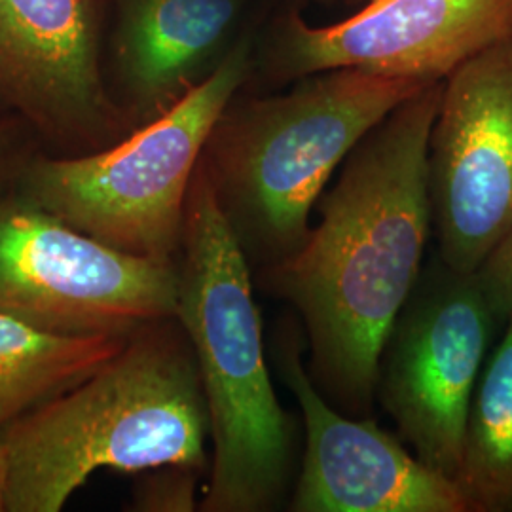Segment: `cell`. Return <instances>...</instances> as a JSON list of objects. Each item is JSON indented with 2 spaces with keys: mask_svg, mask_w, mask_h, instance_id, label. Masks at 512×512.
<instances>
[{
  "mask_svg": "<svg viewBox=\"0 0 512 512\" xmlns=\"http://www.w3.org/2000/svg\"><path fill=\"white\" fill-rule=\"evenodd\" d=\"M196 471L177 467L175 475L156 476L143 486L141 505L148 511H188L192 509Z\"/></svg>",
  "mask_w": 512,
  "mask_h": 512,
  "instance_id": "cell-17",
  "label": "cell"
},
{
  "mask_svg": "<svg viewBox=\"0 0 512 512\" xmlns=\"http://www.w3.org/2000/svg\"><path fill=\"white\" fill-rule=\"evenodd\" d=\"M511 35L512 0H368L332 25H311L291 6L262 23L247 86L334 69L435 82Z\"/></svg>",
  "mask_w": 512,
  "mask_h": 512,
  "instance_id": "cell-8",
  "label": "cell"
},
{
  "mask_svg": "<svg viewBox=\"0 0 512 512\" xmlns=\"http://www.w3.org/2000/svg\"><path fill=\"white\" fill-rule=\"evenodd\" d=\"M179 255L175 319L194 351L213 440L202 509L274 511L291 482L293 427L266 365L251 264L202 160L186 196Z\"/></svg>",
  "mask_w": 512,
  "mask_h": 512,
  "instance_id": "cell-3",
  "label": "cell"
},
{
  "mask_svg": "<svg viewBox=\"0 0 512 512\" xmlns=\"http://www.w3.org/2000/svg\"><path fill=\"white\" fill-rule=\"evenodd\" d=\"M440 93L442 80L427 84L366 133L315 203L306 243L260 274L304 323L311 382L355 418L372 414L380 349L433 236L427 143Z\"/></svg>",
  "mask_w": 512,
  "mask_h": 512,
  "instance_id": "cell-1",
  "label": "cell"
},
{
  "mask_svg": "<svg viewBox=\"0 0 512 512\" xmlns=\"http://www.w3.org/2000/svg\"><path fill=\"white\" fill-rule=\"evenodd\" d=\"M427 188L437 256L476 272L512 224V35L442 80Z\"/></svg>",
  "mask_w": 512,
  "mask_h": 512,
  "instance_id": "cell-9",
  "label": "cell"
},
{
  "mask_svg": "<svg viewBox=\"0 0 512 512\" xmlns=\"http://www.w3.org/2000/svg\"><path fill=\"white\" fill-rule=\"evenodd\" d=\"M270 12L260 0H109L103 73L131 128L173 107Z\"/></svg>",
  "mask_w": 512,
  "mask_h": 512,
  "instance_id": "cell-12",
  "label": "cell"
},
{
  "mask_svg": "<svg viewBox=\"0 0 512 512\" xmlns=\"http://www.w3.org/2000/svg\"><path fill=\"white\" fill-rule=\"evenodd\" d=\"M503 327L476 272L435 255L380 349L374 399L412 454L452 480L473 393Z\"/></svg>",
  "mask_w": 512,
  "mask_h": 512,
  "instance_id": "cell-6",
  "label": "cell"
},
{
  "mask_svg": "<svg viewBox=\"0 0 512 512\" xmlns=\"http://www.w3.org/2000/svg\"><path fill=\"white\" fill-rule=\"evenodd\" d=\"M258 31L200 86L110 147L78 156L37 152L14 190L109 247L175 262L194 171L222 110L251 80Z\"/></svg>",
  "mask_w": 512,
  "mask_h": 512,
  "instance_id": "cell-5",
  "label": "cell"
},
{
  "mask_svg": "<svg viewBox=\"0 0 512 512\" xmlns=\"http://www.w3.org/2000/svg\"><path fill=\"white\" fill-rule=\"evenodd\" d=\"M456 484L469 512H512V319L478 378Z\"/></svg>",
  "mask_w": 512,
  "mask_h": 512,
  "instance_id": "cell-14",
  "label": "cell"
},
{
  "mask_svg": "<svg viewBox=\"0 0 512 512\" xmlns=\"http://www.w3.org/2000/svg\"><path fill=\"white\" fill-rule=\"evenodd\" d=\"M31 139L35 135L19 118L0 109V194L16 186L21 169L37 154Z\"/></svg>",
  "mask_w": 512,
  "mask_h": 512,
  "instance_id": "cell-16",
  "label": "cell"
},
{
  "mask_svg": "<svg viewBox=\"0 0 512 512\" xmlns=\"http://www.w3.org/2000/svg\"><path fill=\"white\" fill-rule=\"evenodd\" d=\"M427 84L334 69L298 78L287 92L243 88L230 99L202 165L249 264L268 270L306 243L311 209L349 152Z\"/></svg>",
  "mask_w": 512,
  "mask_h": 512,
  "instance_id": "cell-4",
  "label": "cell"
},
{
  "mask_svg": "<svg viewBox=\"0 0 512 512\" xmlns=\"http://www.w3.org/2000/svg\"><path fill=\"white\" fill-rule=\"evenodd\" d=\"M275 361L306 431L291 511L469 512L456 480L427 467L372 416H348L319 393L294 330L279 338Z\"/></svg>",
  "mask_w": 512,
  "mask_h": 512,
  "instance_id": "cell-11",
  "label": "cell"
},
{
  "mask_svg": "<svg viewBox=\"0 0 512 512\" xmlns=\"http://www.w3.org/2000/svg\"><path fill=\"white\" fill-rule=\"evenodd\" d=\"M129 336H67L0 313V429L80 384Z\"/></svg>",
  "mask_w": 512,
  "mask_h": 512,
  "instance_id": "cell-13",
  "label": "cell"
},
{
  "mask_svg": "<svg viewBox=\"0 0 512 512\" xmlns=\"http://www.w3.org/2000/svg\"><path fill=\"white\" fill-rule=\"evenodd\" d=\"M177 262L129 255L12 188L0 194V313L67 336H131L175 317Z\"/></svg>",
  "mask_w": 512,
  "mask_h": 512,
  "instance_id": "cell-7",
  "label": "cell"
},
{
  "mask_svg": "<svg viewBox=\"0 0 512 512\" xmlns=\"http://www.w3.org/2000/svg\"><path fill=\"white\" fill-rule=\"evenodd\" d=\"M476 275L497 315L512 319V224L478 266Z\"/></svg>",
  "mask_w": 512,
  "mask_h": 512,
  "instance_id": "cell-15",
  "label": "cell"
},
{
  "mask_svg": "<svg viewBox=\"0 0 512 512\" xmlns=\"http://www.w3.org/2000/svg\"><path fill=\"white\" fill-rule=\"evenodd\" d=\"M107 21L109 0H0V109L59 156L133 129L105 82Z\"/></svg>",
  "mask_w": 512,
  "mask_h": 512,
  "instance_id": "cell-10",
  "label": "cell"
},
{
  "mask_svg": "<svg viewBox=\"0 0 512 512\" xmlns=\"http://www.w3.org/2000/svg\"><path fill=\"white\" fill-rule=\"evenodd\" d=\"M207 437L190 342L175 317L154 321L80 384L0 429L6 511H61L99 469L200 471Z\"/></svg>",
  "mask_w": 512,
  "mask_h": 512,
  "instance_id": "cell-2",
  "label": "cell"
},
{
  "mask_svg": "<svg viewBox=\"0 0 512 512\" xmlns=\"http://www.w3.org/2000/svg\"><path fill=\"white\" fill-rule=\"evenodd\" d=\"M6 488H8V463L0 444V511H6Z\"/></svg>",
  "mask_w": 512,
  "mask_h": 512,
  "instance_id": "cell-18",
  "label": "cell"
}]
</instances>
